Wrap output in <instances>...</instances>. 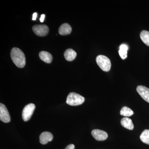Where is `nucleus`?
<instances>
[{
    "instance_id": "nucleus-17",
    "label": "nucleus",
    "mask_w": 149,
    "mask_h": 149,
    "mask_svg": "<svg viewBox=\"0 0 149 149\" xmlns=\"http://www.w3.org/2000/svg\"><path fill=\"white\" fill-rule=\"evenodd\" d=\"M134 112L128 107H124L121 109L120 111V114L125 117H129L133 115Z\"/></svg>"
},
{
    "instance_id": "nucleus-10",
    "label": "nucleus",
    "mask_w": 149,
    "mask_h": 149,
    "mask_svg": "<svg viewBox=\"0 0 149 149\" xmlns=\"http://www.w3.org/2000/svg\"><path fill=\"white\" fill-rule=\"evenodd\" d=\"M72 32V28L69 24L64 23L62 24L58 29L59 34L62 35H69Z\"/></svg>"
},
{
    "instance_id": "nucleus-5",
    "label": "nucleus",
    "mask_w": 149,
    "mask_h": 149,
    "mask_svg": "<svg viewBox=\"0 0 149 149\" xmlns=\"http://www.w3.org/2000/svg\"><path fill=\"white\" fill-rule=\"evenodd\" d=\"M34 33L38 36H45L47 35L49 28L45 24H37L32 27Z\"/></svg>"
},
{
    "instance_id": "nucleus-1",
    "label": "nucleus",
    "mask_w": 149,
    "mask_h": 149,
    "mask_svg": "<svg viewBox=\"0 0 149 149\" xmlns=\"http://www.w3.org/2000/svg\"><path fill=\"white\" fill-rule=\"evenodd\" d=\"M10 56L12 60L17 67L22 68L25 66V56L20 49L16 47L13 48L11 51Z\"/></svg>"
},
{
    "instance_id": "nucleus-14",
    "label": "nucleus",
    "mask_w": 149,
    "mask_h": 149,
    "mask_svg": "<svg viewBox=\"0 0 149 149\" xmlns=\"http://www.w3.org/2000/svg\"><path fill=\"white\" fill-rule=\"evenodd\" d=\"M128 46L125 44H122L119 47L118 51L119 55L122 59H125L127 57V53H128Z\"/></svg>"
},
{
    "instance_id": "nucleus-7",
    "label": "nucleus",
    "mask_w": 149,
    "mask_h": 149,
    "mask_svg": "<svg viewBox=\"0 0 149 149\" xmlns=\"http://www.w3.org/2000/svg\"><path fill=\"white\" fill-rule=\"evenodd\" d=\"M92 135L97 141H103L108 137L107 133L103 130L95 129L92 131Z\"/></svg>"
},
{
    "instance_id": "nucleus-15",
    "label": "nucleus",
    "mask_w": 149,
    "mask_h": 149,
    "mask_svg": "<svg viewBox=\"0 0 149 149\" xmlns=\"http://www.w3.org/2000/svg\"><path fill=\"white\" fill-rule=\"evenodd\" d=\"M140 139L144 143L149 145V130H144L140 136Z\"/></svg>"
},
{
    "instance_id": "nucleus-9",
    "label": "nucleus",
    "mask_w": 149,
    "mask_h": 149,
    "mask_svg": "<svg viewBox=\"0 0 149 149\" xmlns=\"http://www.w3.org/2000/svg\"><path fill=\"white\" fill-rule=\"evenodd\" d=\"M53 139L52 134L49 132H44L40 136V143L42 145H45L48 142H51Z\"/></svg>"
},
{
    "instance_id": "nucleus-4",
    "label": "nucleus",
    "mask_w": 149,
    "mask_h": 149,
    "mask_svg": "<svg viewBox=\"0 0 149 149\" xmlns=\"http://www.w3.org/2000/svg\"><path fill=\"white\" fill-rule=\"evenodd\" d=\"M35 109L34 104H28L24 107L22 112V118L23 120L27 121L31 118Z\"/></svg>"
},
{
    "instance_id": "nucleus-11",
    "label": "nucleus",
    "mask_w": 149,
    "mask_h": 149,
    "mask_svg": "<svg viewBox=\"0 0 149 149\" xmlns=\"http://www.w3.org/2000/svg\"><path fill=\"white\" fill-rule=\"evenodd\" d=\"M40 58L46 63H49L52 61L53 57L49 53L46 51H42L39 53Z\"/></svg>"
},
{
    "instance_id": "nucleus-18",
    "label": "nucleus",
    "mask_w": 149,
    "mask_h": 149,
    "mask_svg": "<svg viewBox=\"0 0 149 149\" xmlns=\"http://www.w3.org/2000/svg\"><path fill=\"white\" fill-rule=\"evenodd\" d=\"M74 148L75 146L73 144H70L65 149H74Z\"/></svg>"
},
{
    "instance_id": "nucleus-20",
    "label": "nucleus",
    "mask_w": 149,
    "mask_h": 149,
    "mask_svg": "<svg viewBox=\"0 0 149 149\" xmlns=\"http://www.w3.org/2000/svg\"><path fill=\"white\" fill-rule=\"evenodd\" d=\"M37 13H33V15H32V20H35L37 18Z\"/></svg>"
},
{
    "instance_id": "nucleus-12",
    "label": "nucleus",
    "mask_w": 149,
    "mask_h": 149,
    "mask_svg": "<svg viewBox=\"0 0 149 149\" xmlns=\"http://www.w3.org/2000/svg\"><path fill=\"white\" fill-rule=\"evenodd\" d=\"M65 58L68 61H71L74 60L77 56L76 52L71 49H68L64 52Z\"/></svg>"
},
{
    "instance_id": "nucleus-19",
    "label": "nucleus",
    "mask_w": 149,
    "mask_h": 149,
    "mask_svg": "<svg viewBox=\"0 0 149 149\" xmlns=\"http://www.w3.org/2000/svg\"><path fill=\"white\" fill-rule=\"evenodd\" d=\"M45 14H42L41 15V17L40 18V21L41 22H43L45 20Z\"/></svg>"
},
{
    "instance_id": "nucleus-6",
    "label": "nucleus",
    "mask_w": 149,
    "mask_h": 149,
    "mask_svg": "<svg viewBox=\"0 0 149 149\" xmlns=\"http://www.w3.org/2000/svg\"><path fill=\"white\" fill-rule=\"evenodd\" d=\"M0 120L7 123L10 121V117L8 110L3 104H0Z\"/></svg>"
},
{
    "instance_id": "nucleus-16",
    "label": "nucleus",
    "mask_w": 149,
    "mask_h": 149,
    "mask_svg": "<svg viewBox=\"0 0 149 149\" xmlns=\"http://www.w3.org/2000/svg\"><path fill=\"white\" fill-rule=\"evenodd\" d=\"M140 37L141 40L146 45L149 46V32L146 30H143L141 32Z\"/></svg>"
},
{
    "instance_id": "nucleus-13",
    "label": "nucleus",
    "mask_w": 149,
    "mask_h": 149,
    "mask_svg": "<svg viewBox=\"0 0 149 149\" xmlns=\"http://www.w3.org/2000/svg\"><path fill=\"white\" fill-rule=\"evenodd\" d=\"M120 123L124 128L128 130H132L134 128V125L132 122V120L128 117L123 118L120 121Z\"/></svg>"
},
{
    "instance_id": "nucleus-3",
    "label": "nucleus",
    "mask_w": 149,
    "mask_h": 149,
    "mask_svg": "<svg viewBox=\"0 0 149 149\" xmlns=\"http://www.w3.org/2000/svg\"><path fill=\"white\" fill-rule=\"evenodd\" d=\"M96 62L100 68L105 72L110 70L111 63L110 60L106 56L100 55L96 58Z\"/></svg>"
},
{
    "instance_id": "nucleus-8",
    "label": "nucleus",
    "mask_w": 149,
    "mask_h": 149,
    "mask_svg": "<svg viewBox=\"0 0 149 149\" xmlns=\"http://www.w3.org/2000/svg\"><path fill=\"white\" fill-rule=\"evenodd\" d=\"M136 90L142 98L149 103V88L139 85L137 87Z\"/></svg>"
},
{
    "instance_id": "nucleus-2",
    "label": "nucleus",
    "mask_w": 149,
    "mask_h": 149,
    "mask_svg": "<svg viewBox=\"0 0 149 149\" xmlns=\"http://www.w3.org/2000/svg\"><path fill=\"white\" fill-rule=\"evenodd\" d=\"M85 99L83 96L75 93H70L68 96L66 103L72 106L80 105L85 102Z\"/></svg>"
}]
</instances>
